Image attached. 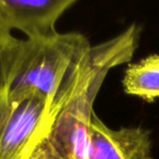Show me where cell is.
Returning <instances> with one entry per match:
<instances>
[{
  "label": "cell",
  "instance_id": "6da1fadb",
  "mask_svg": "<svg viewBox=\"0 0 159 159\" xmlns=\"http://www.w3.org/2000/svg\"><path fill=\"white\" fill-rule=\"evenodd\" d=\"M142 27L132 23L111 39L91 47L74 91L62 104L50 130L31 159H86L94 102L109 70L132 60Z\"/></svg>",
  "mask_w": 159,
  "mask_h": 159
},
{
  "label": "cell",
  "instance_id": "7a4b0ae2",
  "mask_svg": "<svg viewBox=\"0 0 159 159\" xmlns=\"http://www.w3.org/2000/svg\"><path fill=\"white\" fill-rule=\"evenodd\" d=\"M91 47L83 34L75 32L23 39L12 74L9 105L31 95L42 96L52 105L77 75Z\"/></svg>",
  "mask_w": 159,
  "mask_h": 159
},
{
  "label": "cell",
  "instance_id": "3957f363",
  "mask_svg": "<svg viewBox=\"0 0 159 159\" xmlns=\"http://www.w3.org/2000/svg\"><path fill=\"white\" fill-rule=\"evenodd\" d=\"M66 100L51 105L42 96L31 95L10 105L0 121V159H31Z\"/></svg>",
  "mask_w": 159,
  "mask_h": 159
},
{
  "label": "cell",
  "instance_id": "277c9868",
  "mask_svg": "<svg viewBox=\"0 0 159 159\" xmlns=\"http://www.w3.org/2000/svg\"><path fill=\"white\" fill-rule=\"evenodd\" d=\"M75 0H0V34L18 30L27 39L53 37L56 23Z\"/></svg>",
  "mask_w": 159,
  "mask_h": 159
},
{
  "label": "cell",
  "instance_id": "5b68a950",
  "mask_svg": "<svg viewBox=\"0 0 159 159\" xmlns=\"http://www.w3.org/2000/svg\"><path fill=\"white\" fill-rule=\"evenodd\" d=\"M150 131L141 126L111 129L95 112L86 159H152Z\"/></svg>",
  "mask_w": 159,
  "mask_h": 159
},
{
  "label": "cell",
  "instance_id": "8992f818",
  "mask_svg": "<svg viewBox=\"0 0 159 159\" xmlns=\"http://www.w3.org/2000/svg\"><path fill=\"white\" fill-rule=\"evenodd\" d=\"M128 95L152 102L159 98V55H150L126 68L122 80Z\"/></svg>",
  "mask_w": 159,
  "mask_h": 159
},
{
  "label": "cell",
  "instance_id": "52a82bcc",
  "mask_svg": "<svg viewBox=\"0 0 159 159\" xmlns=\"http://www.w3.org/2000/svg\"><path fill=\"white\" fill-rule=\"evenodd\" d=\"M22 42L12 34H0V121L10 108L9 89Z\"/></svg>",
  "mask_w": 159,
  "mask_h": 159
}]
</instances>
